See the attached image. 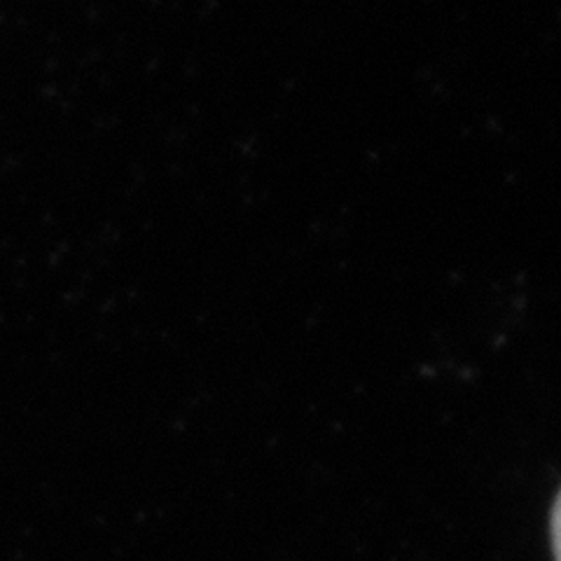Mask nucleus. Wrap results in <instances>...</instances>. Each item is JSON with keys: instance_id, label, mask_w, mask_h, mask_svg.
I'll return each mask as SVG.
<instances>
[{"instance_id": "nucleus-1", "label": "nucleus", "mask_w": 561, "mask_h": 561, "mask_svg": "<svg viewBox=\"0 0 561 561\" xmlns=\"http://www.w3.org/2000/svg\"><path fill=\"white\" fill-rule=\"evenodd\" d=\"M550 534H552V550H554V559H557V561H561V491L557 494V501H554V505H552Z\"/></svg>"}]
</instances>
